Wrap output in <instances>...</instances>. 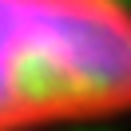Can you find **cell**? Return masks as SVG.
Listing matches in <instances>:
<instances>
[{
    "label": "cell",
    "instance_id": "1",
    "mask_svg": "<svg viewBox=\"0 0 131 131\" xmlns=\"http://www.w3.org/2000/svg\"><path fill=\"white\" fill-rule=\"evenodd\" d=\"M131 111V4L0 0V131H52Z\"/></svg>",
    "mask_w": 131,
    "mask_h": 131
}]
</instances>
